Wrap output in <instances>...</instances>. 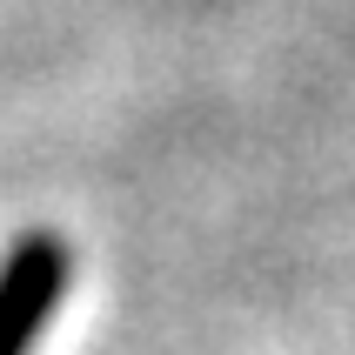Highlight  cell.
Returning <instances> with one entry per match:
<instances>
[{
  "label": "cell",
  "mask_w": 355,
  "mask_h": 355,
  "mask_svg": "<svg viewBox=\"0 0 355 355\" xmlns=\"http://www.w3.org/2000/svg\"><path fill=\"white\" fill-rule=\"evenodd\" d=\"M67 275H74V255L67 241L34 228L20 235L7 255H0V355H34L47 315L67 295Z\"/></svg>",
  "instance_id": "1"
}]
</instances>
